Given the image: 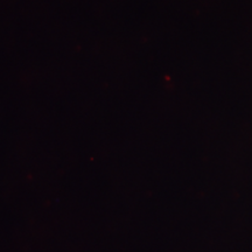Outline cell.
Wrapping results in <instances>:
<instances>
[]
</instances>
